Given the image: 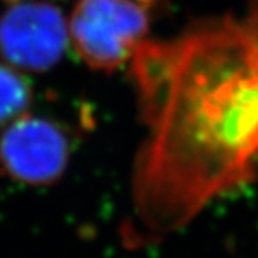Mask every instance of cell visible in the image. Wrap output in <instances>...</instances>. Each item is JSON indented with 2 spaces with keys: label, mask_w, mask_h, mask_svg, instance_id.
<instances>
[{
  "label": "cell",
  "mask_w": 258,
  "mask_h": 258,
  "mask_svg": "<svg viewBox=\"0 0 258 258\" xmlns=\"http://www.w3.org/2000/svg\"><path fill=\"white\" fill-rule=\"evenodd\" d=\"M129 75L145 127L133 212L142 235L160 239L258 174V0L145 39Z\"/></svg>",
  "instance_id": "cell-1"
},
{
  "label": "cell",
  "mask_w": 258,
  "mask_h": 258,
  "mask_svg": "<svg viewBox=\"0 0 258 258\" xmlns=\"http://www.w3.org/2000/svg\"><path fill=\"white\" fill-rule=\"evenodd\" d=\"M69 140L50 120L22 115L0 136V168L27 185H47L58 180L69 162Z\"/></svg>",
  "instance_id": "cell-4"
},
{
  "label": "cell",
  "mask_w": 258,
  "mask_h": 258,
  "mask_svg": "<svg viewBox=\"0 0 258 258\" xmlns=\"http://www.w3.org/2000/svg\"><path fill=\"white\" fill-rule=\"evenodd\" d=\"M31 90L25 78L8 66L0 64V127L25 115Z\"/></svg>",
  "instance_id": "cell-5"
},
{
  "label": "cell",
  "mask_w": 258,
  "mask_h": 258,
  "mask_svg": "<svg viewBox=\"0 0 258 258\" xmlns=\"http://www.w3.org/2000/svg\"><path fill=\"white\" fill-rule=\"evenodd\" d=\"M148 14L136 0H78L69 39L94 70L112 72L131 61L148 33Z\"/></svg>",
  "instance_id": "cell-2"
},
{
  "label": "cell",
  "mask_w": 258,
  "mask_h": 258,
  "mask_svg": "<svg viewBox=\"0 0 258 258\" xmlns=\"http://www.w3.org/2000/svg\"><path fill=\"white\" fill-rule=\"evenodd\" d=\"M69 27L45 0H17L0 14V56L11 67L45 72L62 58Z\"/></svg>",
  "instance_id": "cell-3"
},
{
  "label": "cell",
  "mask_w": 258,
  "mask_h": 258,
  "mask_svg": "<svg viewBox=\"0 0 258 258\" xmlns=\"http://www.w3.org/2000/svg\"><path fill=\"white\" fill-rule=\"evenodd\" d=\"M136 2L137 4H140L142 7H145V8H148V7H151L154 2H156V0H136Z\"/></svg>",
  "instance_id": "cell-6"
}]
</instances>
